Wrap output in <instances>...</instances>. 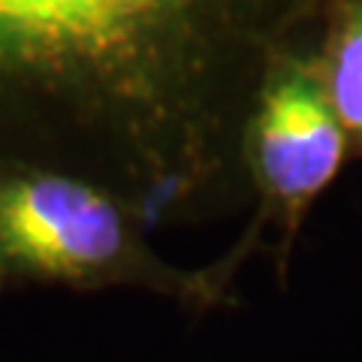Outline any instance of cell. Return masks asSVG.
Instances as JSON below:
<instances>
[{
    "mask_svg": "<svg viewBox=\"0 0 362 362\" xmlns=\"http://www.w3.org/2000/svg\"><path fill=\"white\" fill-rule=\"evenodd\" d=\"M323 0H0V160L90 178L145 221L251 199L245 130Z\"/></svg>",
    "mask_w": 362,
    "mask_h": 362,
    "instance_id": "1",
    "label": "cell"
},
{
    "mask_svg": "<svg viewBox=\"0 0 362 362\" xmlns=\"http://www.w3.org/2000/svg\"><path fill=\"white\" fill-rule=\"evenodd\" d=\"M145 214L115 190L64 169L0 160V293L139 290L187 311L233 305L242 251L202 269L166 263Z\"/></svg>",
    "mask_w": 362,
    "mask_h": 362,
    "instance_id": "2",
    "label": "cell"
},
{
    "mask_svg": "<svg viewBox=\"0 0 362 362\" xmlns=\"http://www.w3.org/2000/svg\"><path fill=\"white\" fill-rule=\"evenodd\" d=\"M344 160H350V148L308 42L293 45L269 70L247 118L245 178L257 211L235 247L247 257L269 239L284 275L305 218Z\"/></svg>",
    "mask_w": 362,
    "mask_h": 362,
    "instance_id": "3",
    "label": "cell"
},
{
    "mask_svg": "<svg viewBox=\"0 0 362 362\" xmlns=\"http://www.w3.org/2000/svg\"><path fill=\"white\" fill-rule=\"evenodd\" d=\"M308 49L350 160H362V0H323Z\"/></svg>",
    "mask_w": 362,
    "mask_h": 362,
    "instance_id": "4",
    "label": "cell"
}]
</instances>
